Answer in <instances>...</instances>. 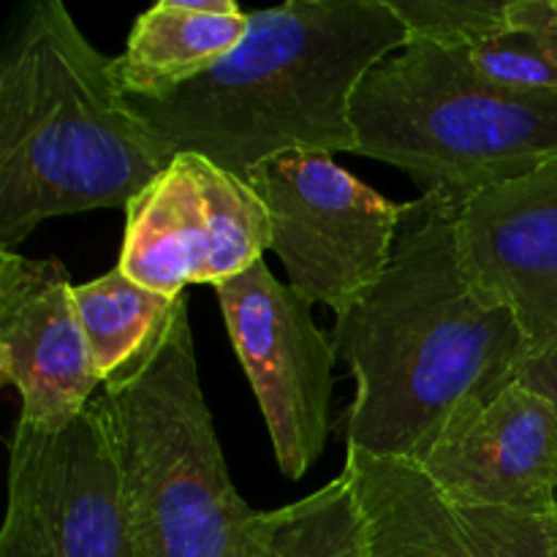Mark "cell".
Wrapping results in <instances>:
<instances>
[{
  "mask_svg": "<svg viewBox=\"0 0 557 557\" xmlns=\"http://www.w3.org/2000/svg\"><path fill=\"white\" fill-rule=\"evenodd\" d=\"M457 215L444 196L406 201L384 275L335 315L357 381L346 446L422 462L457 408L498 397L531 359L517 315L468 281Z\"/></svg>",
  "mask_w": 557,
  "mask_h": 557,
  "instance_id": "cell-1",
  "label": "cell"
},
{
  "mask_svg": "<svg viewBox=\"0 0 557 557\" xmlns=\"http://www.w3.org/2000/svg\"><path fill=\"white\" fill-rule=\"evenodd\" d=\"M243 41L196 79L131 98L174 156L196 152L248 180L288 150L354 152V96L400 52L408 30L389 0H288L248 11Z\"/></svg>",
  "mask_w": 557,
  "mask_h": 557,
  "instance_id": "cell-2",
  "label": "cell"
},
{
  "mask_svg": "<svg viewBox=\"0 0 557 557\" xmlns=\"http://www.w3.org/2000/svg\"><path fill=\"white\" fill-rule=\"evenodd\" d=\"M174 152L136 114L117 60L60 0H36L0 58V250L44 221L125 210Z\"/></svg>",
  "mask_w": 557,
  "mask_h": 557,
  "instance_id": "cell-3",
  "label": "cell"
},
{
  "mask_svg": "<svg viewBox=\"0 0 557 557\" xmlns=\"http://www.w3.org/2000/svg\"><path fill=\"white\" fill-rule=\"evenodd\" d=\"M136 557H264L275 511L228 476L199 381L188 302L101 392Z\"/></svg>",
  "mask_w": 557,
  "mask_h": 557,
  "instance_id": "cell-4",
  "label": "cell"
},
{
  "mask_svg": "<svg viewBox=\"0 0 557 557\" xmlns=\"http://www.w3.org/2000/svg\"><path fill=\"white\" fill-rule=\"evenodd\" d=\"M357 156L397 166L422 196L466 205L557 161V90L476 79L455 49L408 38L357 87Z\"/></svg>",
  "mask_w": 557,
  "mask_h": 557,
  "instance_id": "cell-5",
  "label": "cell"
},
{
  "mask_svg": "<svg viewBox=\"0 0 557 557\" xmlns=\"http://www.w3.org/2000/svg\"><path fill=\"white\" fill-rule=\"evenodd\" d=\"M272 221V253L310 305L343 313L392 259L403 205L354 177L332 152L288 150L248 177Z\"/></svg>",
  "mask_w": 557,
  "mask_h": 557,
  "instance_id": "cell-6",
  "label": "cell"
},
{
  "mask_svg": "<svg viewBox=\"0 0 557 557\" xmlns=\"http://www.w3.org/2000/svg\"><path fill=\"white\" fill-rule=\"evenodd\" d=\"M0 557H136L101 397L58 430L16 419Z\"/></svg>",
  "mask_w": 557,
  "mask_h": 557,
  "instance_id": "cell-7",
  "label": "cell"
},
{
  "mask_svg": "<svg viewBox=\"0 0 557 557\" xmlns=\"http://www.w3.org/2000/svg\"><path fill=\"white\" fill-rule=\"evenodd\" d=\"M272 221L248 180L180 152L125 207L120 270L163 297L221 286L264 261Z\"/></svg>",
  "mask_w": 557,
  "mask_h": 557,
  "instance_id": "cell-8",
  "label": "cell"
},
{
  "mask_svg": "<svg viewBox=\"0 0 557 557\" xmlns=\"http://www.w3.org/2000/svg\"><path fill=\"white\" fill-rule=\"evenodd\" d=\"M234 354L253 386L277 468L299 482L330 441L332 337L315 326L313 305L281 283L264 261L215 286Z\"/></svg>",
  "mask_w": 557,
  "mask_h": 557,
  "instance_id": "cell-9",
  "label": "cell"
},
{
  "mask_svg": "<svg viewBox=\"0 0 557 557\" xmlns=\"http://www.w3.org/2000/svg\"><path fill=\"white\" fill-rule=\"evenodd\" d=\"M368 557H555L553 515L468 506L406 457L346 446Z\"/></svg>",
  "mask_w": 557,
  "mask_h": 557,
  "instance_id": "cell-10",
  "label": "cell"
},
{
  "mask_svg": "<svg viewBox=\"0 0 557 557\" xmlns=\"http://www.w3.org/2000/svg\"><path fill=\"white\" fill-rule=\"evenodd\" d=\"M58 259L0 250V381L22 400V422L58 430L79 417L103 384Z\"/></svg>",
  "mask_w": 557,
  "mask_h": 557,
  "instance_id": "cell-11",
  "label": "cell"
},
{
  "mask_svg": "<svg viewBox=\"0 0 557 557\" xmlns=\"http://www.w3.org/2000/svg\"><path fill=\"white\" fill-rule=\"evenodd\" d=\"M419 466L468 506L555 515V403L522 381L490 403L468 400Z\"/></svg>",
  "mask_w": 557,
  "mask_h": 557,
  "instance_id": "cell-12",
  "label": "cell"
},
{
  "mask_svg": "<svg viewBox=\"0 0 557 557\" xmlns=\"http://www.w3.org/2000/svg\"><path fill=\"white\" fill-rule=\"evenodd\" d=\"M457 253L468 281L517 315L531 357L557 348V161L468 199Z\"/></svg>",
  "mask_w": 557,
  "mask_h": 557,
  "instance_id": "cell-13",
  "label": "cell"
},
{
  "mask_svg": "<svg viewBox=\"0 0 557 557\" xmlns=\"http://www.w3.org/2000/svg\"><path fill=\"white\" fill-rule=\"evenodd\" d=\"M248 25L234 0H161L134 22L114 58L120 87L134 98L166 96L226 58Z\"/></svg>",
  "mask_w": 557,
  "mask_h": 557,
  "instance_id": "cell-14",
  "label": "cell"
},
{
  "mask_svg": "<svg viewBox=\"0 0 557 557\" xmlns=\"http://www.w3.org/2000/svg\"><path fill=\"white\" fill-rule=\"evenodd\" d=\"M74 299L92 364L107 384L156 343L180 297L150 292L114 267L96 281L76 283Z\"/></svg>",
  "mask_w": 557,
  "mask_h": 557,
  "instance_id": "cell-15",
  "label": "cell"
},
{
  "mask_svg": "<svg viewBox=\"0 0 557 557\" xmlns=\"http://www.w3.org/2000/svg\"><path fill=\"white\" fill-rule=\"evenodd\" d=\"M264 557H368L362 515L346 473L275 509Z\"/></svg>",
  "mask_w": 557,
  "mask_h": 557,
  "instance_id": "cell-16",
  "label": "cell"
},
{
  "mask_svg": "<svg viewBox=\"0 0 557 557\" xmlns=\"http://www.w3.org/2000/svg\"><path fill=\"white\" fill-rule=\"evenodd\" d=\"M455 52L476 79L500 90H557V33L549 27H511L476 47Z\"/></svg>",
  "mask_w": 557,
  "mask_h": 557,
  "instance_id": "cell-17",
  "label": "cell"
},
{
  "mask_svg": "<svg viewBox=\"0 0 557 557\" xmlns=\"http://www.w3.org/2000/svg\"><path fill=\"white\" fill-rule=\"evenodd\" d=\"M408 38L468 49L511 30V0H389Z\"/></svg>",
  "mask_w": 557,
  "mask_h": 557,
  "instance_id": "cell-18",
  "label": "cell"
},
{
  "mask_svg": "<svg viewBox=\"0 0 557 557\" xmlns=\"http://www.w3.org/2000/svg\"><path fill=\"white\" fill-rule=\"evenodd\" d=\"M520 381L522 384L533 386L536 392H542L544 397H549L557 408V348L528 359L525 368H522Z\"/></svg>",
  "mask_w": 557,
  "mask_h": 557,
  "instance_id": "cell-19",
  "label": "cell"
},
{
  "mask_svg": "<svg viewBox=\"0 0 557 557\" xmlns=\"http://www.w3.org/2000/svg\"><path fill=\"white\" fill-rule=\"evenodd\" d=\"M553 30L557 33V0H553Z\"/></svg>",
  "mask_w": 557,
  "mask_h": 557,
  "instance_id": "cell-20",
  "label": "cell"
},
{
  "mask_svg": "<svg viewBox=\"0 0 557 557\" xmlns=\"http://www.w3.org/2000/svg\"><path fill=\"white\" fill-rule=\"evenodd\" d=\"M553 522H555V557H557V509H555V515H553Z\"/></svg>",
  "mask_w": 557,
  "mask_h": 557,
  "instance_id": "cell-21",
  "label": "cell"
}]
</instances>
